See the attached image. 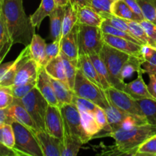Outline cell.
Returning a JSON list of instances; mask_svg holds the SVG:
<instances>
[{"instance_id": "bcb514c9", "label": "cell", "mask_w": 156, "mask_h": 156, "mask_svg": "<svg viewBox=\"0 0 156 156\" xmlns=\"http://www.w3.org/2000/svg\"><path fill=\"white\" fill-rule=\"evenodd\" d=\"M61 53L60 41H53L46 47V66L53 58L59 56Z\"/></svg>"}, {"instance_id": "7402d4cb", "label": "cell", "mask_w": 156, "mask_h": 156, "mask_svg": "<svg viewBox=\"0 0 156 156\" xmlns=\"http://www.w3.org/2000/svg\"><path fill=\"white\" fill-rule=\"evenodd\" d=\"M52 84L55 94L58 101V106H61L65 104H72L74 97V91L63 82L51 77Z\"/></svg>"}, {"instance_id": "8992f818", "label": "cell", "mask_w": 156, "mask_h": 156, "mask_svg": "<svg viewBox=\"0 0 156 156\" xmlns=\"http://www.w3.org/2000/svg\"><path fill=\"white\" fill-rule=\"evenodd\" d=\"M73 91L77 96L94 102L103 109H105L109 104L105 90L90 81L79 69L76 74Z\"/></svg>"}, {"instance_id": "ffe728a7", "label": "cell", "mask_w": 156, "mask_h": 156, "mask_svg": "<svg viewBox=\"0 0 156 156\" xmlns=\"http://www.w3.org/2000/svg\"><path fill=\"white\" fill-rule=\"evenodd\" d=\"M76 9L79 24L101 27L105 21L103 17L91 6L77 7Z\"/></svg>"}, {"instance_id": "9a60e30c", "label": "cell", "mask_w": 156, "mask_h": 156, "mask_svg": "<svg viewBox=\"0 0 156 156\" xmlns=\"http://www.w3.org/2000/svg\"><path fill=\"white\" fill-rule=\"evenodd\" d=\"M30 58H31V54H30V46H27L14 61L13 65L10 69L4 75L3 77L0 79V86H11L13 85L18 72L19 71L21 67Z\"/></svg>"}, {"instance_id": "277c9868", "label": "cell", "mask_w": 156, "mask_h": 156, "mask_svg": "<svg viewBox=\"0 0 156 156\" xmlns=\"http://www.w3.org/2000/svg\"><path fill=\"white\" fill-rule=\"evenodd\" d=\"M104 44V33L100 27L79 24V56L94 53L100 54Z\"/></svg>"}, {"instance_id": "4dcf8cb0", "label": "cell", "mask_w": 156, "mask_h": 156, "mask_svg": "<svg viewBox=\"0 0 156 156\" xmlns=\"http://www.w3.org/2000/svg\"><path fill=\"white\" fill-rule=\"evenodd\" d=\"M83 144L79 139L65 133L62 140V156H76Z\"/></svg>"}, {"instance_id": "2e32d148", "label": "cell", "mask_w": 156, "mask_h": 156, "mask_svg": "<svg viewBox=\"0 0 156 156\" xmlns=\"http://www.w3.org/2000/svg\"><path fill=\"white\" fill-rule=\"evenodd\" d=\"M41 67L37 62L32 58L27 61L17 73L13 85H21V84L29 83L35 82L37 79Z\"/></svg>"}, {"instance_id": "e575fe53", "label": "cell", "mask_w": 156, "mask_h": 156, "mask_svg": "<svg viewBox=\"0 0 156 156\" xmlns=\"http://www.w3.org/2000/svg\"><path fill=\"white\" fill-rule=\"evenodd\" d=\"M60 55L62 56V61H63L66 76L69 85L73 90L75 82H76V74H77L78 69H79V66H78L79 62L70 59L62 52H61Z\"/></svg>"}, {"instance_id": "603a6c76", "label": "cell", "mask_w": 156, "mask_h": 156, "mask_svg": "<svg viewBox=\"0 0 156 156\" xmlns=\"http://www.w3.org/2000/svg\"><path fill=\"white\" fill-rule=\"evenodd\" d=\"M56 5H57L55 0H41L38 9L30 16L32 24L36 28H39L43 20L46 17L50 16V14L56 9Z\"/></svg>"}, {"instance_id": "8fae6325", "label": "cell", "mask_w": 156, "mask_h": 156, "mask_svg": "<svg viewBox=\"0 0 156 156\" xmlns=\"http://www.w3.org/2000/svg\"><path fill=\"white\" fill-rule=\"evenodd\" d=\"M44 156H62V140L51 135L46 130L35 132Z\"/></svg>"}, {"instance_id": "484cf974", "label": "cell", "mask_w": 156, "mask_h": 156, "mask_svg": "<svg viewBox=\"0 0 156 156\" xmlns=\"http://www.w3.org/2000/svg\"><path fill=\"white\" fill-rule=\"evenodd\" d=\"M44 68L50 77L62 81L69 85L66 76L64 63L61 55L51 59Z\"/></svg>"}, {"instance_id": "e0dca14e", "label": "cell", "mask_w": 156, "mask_h": 156, "mask_svg": "<svg viewBox=\"0 0 156 156\" xmlns=\"http://www.w3.org/2000/svg\"><path fill=\"white\" fill-rule=\"evenodd\" d=\"M143 73H139L138 76L135 80L129 83L125 84L123 91L132 96L136 100L143 98H152L155 99L149 91L148 85L145 83L143 80Z\"/></svg>"}, {"instance_id": "9f6ffc18", "label": "cell", "mask_w": 156, "mask_h": 156, "mask_svg": "<svg viewBox=\"0 0 156 156\" xmlns=\"http://www.w3.org/2000/svg\"><path fill=\"white\" fill-rule=\"evenodd\" d=\"M146 1H149V2H150L153 3L154 5H156V0H146Z\"/></svg>"}, {"instance_id": "7a4b0ae2", "label": "cell", "mask_w": 156, "mask_h": 156, "mask_svg": "<svg viewBox=\"0 0 156 156\" xmlns=\"http://www.w3.org/2000/svg\"><path fill=\"white\" fill-rule=\"evenodd\" d=\"M155 135L156 126L149 123L128 129H119L108 134L115 143L114 146L105 147L101 155L136 156L140 146Z\"/></svg>"}, {"instance_id": "7dc6e473", "label": "cell", "mask_w": 156, "mask_h": 156, "mask_svg": "<svg viewBox=\"0 0 156 156\" xmlns=\"http://www.w3.org/2000/svg\"><path fill=\"white\" fill-rule=\"evenodd\" d=\"M142 67L145 73H147L148 75L156 74V50L150 57L144 61Z\"/></svg>"}, {"instance_id": "d6a6232c", "label": "cell", "mask_w": 156, "mask_h": 156, "mask_svg": "<svg viewBox=\"0 0 156 156\" xmlns=\"http://www.w3.org/2000/svg\"><path fill=\"white\" fill-rule=\"evenodd\" d=\"M149 124L156 126V99L143 98L137 100Z\"/></svg>"}, {"instance_id": "836d02e7", "label": "cell", "mask_w": 156, "mask_h": 156, "mask_svg": "<svg viewBox=\"0 0 156 156\" xmlns=\"http://www.w3.org/2000/svg\"><path fill=\"white\" fill-rule=\"evenodd\" d=\"M79 22L77 9L71 3H69L66 7L65 15L62 27V37L70 32L75 25Z\"/></svg>"}, {"instance_id": "f6af8a7d", "label": "cell", "mask_w": 156, "mask_h": 156, "mask_svg": "<svg viewBox=\"0 0 156 156\" xmlns=\"http://www.w3.org/2000/svg\"><path fill=\"white\" fill-rule=\"evenodd\" d=\"M140 23L150 39V47L155 49L156 47V24L146 19L142 20Z\"/></svg>"}, {"instance_id": "7bdbcfd3", "label": "cell", "mask_w": 156, "mask_h": 156, "mask_svg": "<svg viewBox=\"0 0 156 156\" xmlns=\"http://www.w3.org/2000/svg\"><path fill=\"white\" fill-rule=\"evenodd\" d=\"M11 86H0V108H6L15 101Z\"/></svg>"}, {"instance_id": "30bf717a", "label": "cell", "mask_w": 156, "mask_h": 156, "mask_svg": "<svg viewBox=\"0 0 156 156\" xmlns=\"http://www.w3.org/2000/svg\"><path fill=\"white\" fill-rule=\"evenodd\" d=\"M46 131L57 138L63 140L65 125L59 106L49 105L45 118Z\"/></svg>"}, {"instance_id": "4316f807", "label": "cell", "mask_w": 156, "mask_h": 156, "mask_svg": "<svg viewBox=\"0 0 156 156\" xmlns=\"http://www.w3.org/2000/svg\"><path fill=\"white\" fill-rule=\"evenodd\" d=\"M13 44L5 21L0 15V62H2Z\"/></svg>"}, {"instance_id": "db71d44e", "label": "cell", "mask_w": 156, "mask_h": 156, "mask_svg": "<svg viewBox=\"0 0 156 156\" xmlns=\"http://www.w3.org/2000/svg\"><path fill=\"white\" fill-rule=\"evenodd\" d=\"M14 61H10V62H5V63H1V66H0V79L3 77L4 75L10 69Z\"/></svg>"}, {"instance_id": "f5cc1de1", "label": "cell", "mask_w": 156, "mask_h": 156, "mask_svg": "<svg viewBox=\"0 0 156 156\" xmlns=\"http://www.w3.org/2000/svg\"><path fill=\"white\" fill-rule=\"evenodd\" d=\"M69 3L76 8L91 6V0H69Z\"/></svg>"}, {"instance_id": "7c38bea8", "label": "cell", "mask_w": 156, "mask_h": 156, "mask_svg": "<svg viewBox=\"0 0 156 156\" xmlns=\"http://www.w3.org/2000/svg\"><path fill=\"white\" fill-rule=\"evenodd\" d=\"M79 23L78 22L69 34L63 36L60 41L61 52L70 59L79 62Z\"/></svg>"}, {"instance_id": "1f68e13d", "label": "cell", "mask_w": 156, "mask_h": 156, "mask_svg": "<svg viewBox=\"0 0 156 156\" xmlns=\"http://www.w3.org/2000/svg\"><path fill=\"white\" fill-rule=\"evenodd\" d=\"M143 62L144 59L143 58L130 56L129 59L126 61L122 69L121 76L123 80L130 78L135 73H143L145 74L144 70L142 67Z\"/></svg>"}, {"instance_id": "8d00e7d4", "label": "cell", "mask_w": 156, "mask_h": 156, "mask_svg": "<svg viewBox=\"0 0 156 156\" xmlns=\"http://www.w3.org/2000/svg\"><path fill=\"white\" fill-rule=\"evenodd\" d=\"M101 28L104 34L113 35V36L115 37H119L125 38V39H127L129 40V41H133V42L136 43V44H140V45H144L141 41H139V40L137 39L136 37H135L133 35L127 33V32L126 31H123V30H120V29L116 28V27H113V26L105 23V21L103 22L102 25L101 26Z\"/></svg>"}, {"instance_id": "6f0895ef", "label": "cell", "mask_w": 156, "mask_h": 156, "mask_svg": "<svg viewBox=\"0 0 156 156\" xmlns=\"http://www.w3.org/2000/svg\"><path fill=\"white\" fill-rule=\"evenodd\" d=\"M113 2H116V1H117V0H112Z\"/></svg>"}, {"instance_id": "4fadbf2b", "label": "cell", "mask_w": 156, "mask_h": 156, "mask_svg": "<svg viewBox=\"0 0 156 156\" xmlns=\"http://www.w3.org/2000/svg\"><path fill=\"white\" fill-rule=\"evenodd\" d=\"M104 41L111 47L126 53L130 56L143 58L142 56V46L125 38L113 36L104 34Z\"/></svg>"}, {"instance_id": "d590c367", "label": "cell", "mask_w": 156, "mask_h": 156, "mask_svg": "<svg viewBox=\"0 0 156 156\" xmlns=\"http://www.w3.org/2000/svg\"><path fill=\"white\" fill-rule=\"evenodd\" d=\"M126 20V23H127L128 26H129L130 33L135 37H136L139 41H141L143 44L150 46V39L148 37L147 34L145 31L144 28L141 25L140 21H133V20Z\"/></svg>"}, {"instance_id": "b9f144b4", "label": "cell", "mask_w": 156, "mask_h": 156, "mask_svg": "<svg viewBox=\"0 0 156 156\" xmlns=\"http://www.w3.org/2000/svg\"><path fill=\"white\" fill-rule=\"evenodd\" d=\"M37 85V81L29 83L21 84V85H11L12 89V93L15 99H21L27 95Z\"/></svg>"}, {"instance_id": "44dd1931", "label": "cell", "mask_w": 156, "mask_h": 156, "mask_svg": "<svg viewBox=\"0 0 156 156\" xmlns=\"http://www.w3.org/2000/svg\"><path fill=\"white\" fill-rule=\"evenodd\" d=\"M31 58L37 62L41 67L46 66V47L45 40L39 34H35L32 38L30 45Z\"/></svg>"}, {"instance_id": "ee69618b", "label": "cell", "mask_w": 156, "mask_h": 156, "mask_svg": "<svg viewBox=\"0 0 156 156\" xmlns=\"http://www.w3.org/2000/svg\"><path fill=\"white\" fill-rule=\"evenodd\" d=\"M113 2H114L112 0H91V7L102 15L104 14L111 13Z\"/></svg>"}, {"instance_id": "680465c9", "label": "cell", "mask_w": 156, "mask_h": 156, "mask_svg": "<svg viewBox=\"0 0 156 156\" xmlns=\"http://www.w3.org/2000/svg\"><path fill=\"white\" fill-rule=\"evenodd\" d=\"M155 50H156V47H155Z\"/></svg>"}, {"instance_id": "60d3db41", "label": "cell", "mask_w": 156, "mask_h": 156, "mask_svg": "<svg viewBox=\"0 0 156 156\" xmlns=\"http://www.w3.org/2000/svg\"><path fill=\"white\" fill-rule=\"evenodd\" d=\"M156 156V135L151 137L140 147L136 156Z\"/></svg>"}, {"instance_id": "ab89813d", "label": "cell", "mask_w": 156, "mask_h": 156, "mask_svg": "<svg viewBox=\"0 0 156 156\" xmlns=\"http://www.w3.org/2000/svg\"><path fill=\"white\" fill-rule=\"evenodd\" d=\"M73 103L76 105L79 111H88V112L93 113V114L98 107L94 102L86 98H84L79 97L76 94H74V97H73Z\"/></svg>"}, {"instance_id": "ba28073f", "label": "cell", "mask_w": 156, "mask_h": 156, "mask_svg": "<svg viewBox=\"0 0 156 156\" xmlns=\"http://www.w3.org/2000/svg\"><path fill=\"white\" fill-rule=\"evenodd\" d=\"M59 107L63 117L65 133L79 139L84 144L92 140L82 126L80 112L76 105L73 103L65 104Z\"/></svg>"}, {"instance_id": "83f0119b", "label": "cell", "mask_w": 156, "mask_h": 156, "mask_svg": "<svg viewBox=\"0 0 156 156\" xmlns=\"http://www.w3.org/2000/svg\"><path fill=\"white\" fill-rule=\"evenodd\" d=\"M88 56H89L91 60L92 61L93 64H94V67H95L96 71H97L99 77H100L104 90H106L109 88L110 87H112L109 73H108L106 65H105V62H104L103 59L101 57L100 54L94 53V54H91L88 55Z\"/></svg>"}, {"instance_id": "f1b7e54d", "label": "cell", "mask_w": 156, "mask_h": 156, "mask_svg": "<svg viewBox=\"0 0 156 156\" xmlns=\"http://www.w3.org/2000/svg\"><path fill=\"white\" fill-rule=\"evenodd\" d=\"M111 13L123 19L133 20L137 21H142L141 18L133 12L130 7L123 0H117L113 2Z\"/></svg>"}, {"instance_id": "cb8c5ba5", "label": "cell", "mask_w": 156, "mask_h": 156, "mask_svg": "<svg viewBox=\"0 0 156 156\" xmlns=\"http://www.w3.org/2000/svg\"><path fill=\"white\" fill-rule=\"evenodd\" d=\"M79 69L90 81L95 84L99 88L104 89L100 77L98 74L92 61L88 55H80L79 58Z\"/></svg>"}, {"instance_id": "f546056e", "label": "cell", "mask_w": 156, "mask_h": 156, "mask_svg": "<svg viewBox=\"0 0 156 156\" xmlns=\"http://www.w3.org/2000/svg\"><path fill=\"white\" fill-rule=\"evenodd\" d=\"M79 112L81 114V120L84 129L87 134L91 137V139H94V137L101 131V129L96 121L94 114L88 111Z\"/></svg>"}, {"instance_id": "6da1fadb", "label": "cell", "mask_w": 156, "mask_h": 156, "mask_svg": "<svg viewBox=\"0 0 156 156\" xmlns=\"http://www.w3.org/2000/svg\"><path fill=\"white\" fill-rule=\"evenodd\" d=\"M0 15L5 21L14 44L30 45L36 27L24 12L23 0H0Z\"/></svg>"}, {"instance_id": "f907efd6", "label": "cell", "mask_w": 156, "mask_h": 156, "mask_svg": "<svg viewBox=\"0 0 156 156\" xmlns=\"http://www.w3.org/2000/svg\"><path fill=\"white\" fill-rule=\"evenodd\" d=\"M123 1L126 2V4L130 7V9H132L133 12L137 16L140 17L142 20L145 19L144 16H143V11H142L141 7H140V4H139L137 0H123Z\"/></svg>"}, {"instance_id": "74e56055", "label": "cell", "mask_w": 156, "mask_h": 156, "mask_svg": "<svg viewBox=\"0 0 156 156\" xmlns=\"http://www.w3.org/2000/svg\"><path fill=\"white\" fill-rule=\"evenodd\" d=\"M0 143L13 148L15 145V136L12 124L0 125Z\"/></svg>"}, {"instance_id": "5b68a950", "label": "cell", "mask_w": 156, "mask_h": 156, "mask_svg": "<svg viewBox=\"0 0 156 156\" xmlns=\"http://www.w3.org/2000/svg\"><path fill=\"white\" fill-rule=\"evenodd\" d=\"M12 125L15 136V149L21 151L25 156H44L41 145L33 130L17 120Z\"/></svg>"}, {"instance_id": "3957f363", "label": "cell", "mask_w": 156, "mask_h": 156, "mask_svg": "<svg viewBox=\"0 0 156 156\" xmlns=\"http://www.w3.org/2000/svg\"><path fill=\"white\" fill-rule=\"evenodd\" d=\"M100 56L106 65L109 73L112 87L123 90L125 82L121 76L122 69L130 55L117 50L105 43Z\"/></svg>"}, {"instance_id": "816d5d0a", "label": "cell", "mask_w": 156, "mask_h": 156, "mask_svg": "<svg viewBox=\"0 0 156 156\" xmlns=\"http://www.w3.org/2000/svg\"><path fill=\"white\" fill-rule=\"evenodd\" d=\"M149 83L148 85L149 91L152 95L156 99V74L149 75Z\"/></svg>"}, {"instance_id": "5bb4252c", "label": "cell", "mask_w": 156, "mask_h": 156, "mask_svg": "<svg viewBox=\"0 0 156 156\" xmlns=\"http://www.w3.org/2000/svg\"><path fill=\"white\" fill-rule=\"evenodd\" d=\"M36 87L50 105L58 106V101L53 89L51 77L47 73L44 67H41L40 69Z\"/></svg>"}, {"instance_id": "d6986e66", "label": "cell", "mask_w": 156, "mask_h": 156, "mask_svg": "<svg viewBox=\"0 0 156 156\" xmlns=\"http://www.w3.org/2000/svg\"><path fill=\"white\" fill-rule=\"evenodd\" d=\"M66 7V5H56V9L49 16L50 20V36L53 41H61L62 37V27Z\"/></svg>"}, {"instance_id": "c3c4849f", "label": "cell", "mask_w": 156, "mask_h": 156, "mask_svg": "<svg viewBox=\"0 0 156 156\" xmlns=\"http://www.w3.org/2000/svg\"><path fill=\"white\" fill-rule=\"evenodd\" d=\"M0 155L1 156H25L21 151L17 150L14 147H8L2 143H0Z\"/></svg>"}, {"instance_id": "f35d334b", "label": "cell", "mask_w": 156, "mask_h": 156, "mask_svg": "<svg viewBox=\"0 0 156 156\" xmlns=\"http://www.w3.org/2000/svg\"><path fill=\"white\" fill-rule=\"evenodd\" d=\"M143 11L145 19L156 24V5L146 0H137Z\"/></svg>"}, {"instance_id": "11a10c76", "label": "cell", "mask_w": 156, "mask_h": 156, "mask_svg": "<svg viewBox=\"0 0 156 156\" xmlns=\"http://www.w3.org/2000/svg\"><path fill=\"white\" fill-rule=\"evenodd\" d=\"M57 5L66 6L69 3V0H55Z\"/></svg>"}, {"instance_id": "d4e9b609", "label": "cell", "mask_w": 156, "mask_h": 156, "mask_svg": "<svg viewBox=\"0 0 156 156\" xmlns=\"http://www.w3.org/2000/svg\"><path fill=\"white\" fill-rule=\"evenodd\" d=\"M108 100H109V104H108V107L104 110L106 112L108 123L112 129V132H114L122 127L123 122L129 114L120 111L110 101L109 98Z\"/></svg>"}, {"instance_id": "9c48e42d", "label": "cell", "mask_w": 156, "mask_h": 156, "mask_svg": "<svg viewBox=\"0 0 156 156\" xmlns=\"http://www.w3.org/2000/svg\"><path fill=\"white\" fill-rule=\"evenodd\" d=\"M105 92L110 101L120 111L130 115L145 117L137 100L126 91L114 87H110L105 90Z\"/></svg>"}, {"instance_id": "681fc988", "label": "cell", "mask_w": 156, "mask_h": 156, "mask_svg": "<svg viewBox=\"0 0 156 156\" xmlns=\"http://www.w3.org/2000/svg\"><path fill=\"white\" fill-rule=\"evenodd\" d=\"M14 121L15 119L11 115L9 108H0V125L12 124Z\"/></svg>"}, {"instance_id": "52a82bcc", "label": "cell", "mask_w": 156, "mask_h": 156, "mask_svg": "<svg viewBox=\"0 0 156 156\" xmlns=\"http://www.w3.org/2000/svg\"><path fill=\"white\" fill-rule=\"evenodd\" d=\"M18 100L31 116L38 130H46L45 118L50 104L37 88H34L27 95Z\"/></svg>"}, {"instance_id": "ac0fdd59", "label": "cell", "mask_w": 156, "mask_h": 156, "mask_svg": "<svg viewBox=\"0 0 156 156\" xmlns=\"http://www.w3.org/2000/svg\"><path fill=\"white\" fill-rule=\"evenodd\" d=\"M8 108L10 111L11 115L13 117L15 120H17L19 123H22L23 125L28 127L29 129L33 130L34 133L37 130H38L36 123L34 121L31 116L30 115L27 109L24 108V105L20 102L18 99H15L14 103Z\"/></svg>"}]
</instances>
